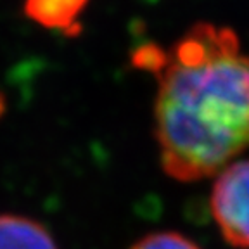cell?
Here are the masks:
<instances>
[{
	"label": "cell",
	"mask_w": 249,
	"mask_h": 249,
	"mask_svg": "<svg viewBox=\"0 0 249 249\" xmlns=\"http://www.w3.org/2000/svg\"><path fill=\"white\" fill-rule=\"evenodd\" d=\"M135 62L158 78L154 133L166 175H218L249 147V55L233 30L199 23L166 51L140 47Z\"/></svg>",
	"instance_id": "obj_1"
},
{
	"label": "cell",
	"mask_w": 249,
	"mask_h": 249,
	"mask_svg": "<svg viewBox=\"0 0 249 249\" xmlns=\"http://www.w3.org/2000/svg\"><path fill=\"white\" fill-rule=\"evenodd\" d=\"M90 0H24V14L47 30L73 36L80 31V16Z\"/></svg>",
	"instance_id": "obj_3"
},
{
	"label": "cell",
	"mask_w": 249,
	"mask_h": 249,
	"mask_svg": "<svg viewBox=\"0 0 249 249\" xmlns=\"http://www.w3.org/2000/svg\"><path fill=\"white\" fill-rule=\"evenodd\" d=\"M210 206L223 239L249 249V160L233 161L218 173Z\"/></svg>",
	"instance_id": "obj_2"
},
{
	"label": "cell",
	"mask_w": 249,
	"mask_h": 249,
	"mask_svg": "<svg viewBox=\"0 0 249 249\" xmlns=\"http://www.w3.org/2000/svg\"><path fill=\"white\" fill-rule=\"evenodd\" d=\"M0 249H57L51 232L19 214H0Z\"/></svg>",
	"instance_id": "obj_4"
},
{
	"label": "cell",
	"mask_w": 249,
	"mask_h": 249,
	"mask_svg": "<svg viewBox=\"0 0 249 249\" xmlns=\"http://www.w3.org/2000/svg\"><path fill=\"white\" fill-rule=\"evenodd\" d=\"M130 249H201L196 242L177 232L149 233L137 241Z\"/></svg>",
	"instance_id": "obj_5"
}]
</instances>
